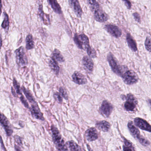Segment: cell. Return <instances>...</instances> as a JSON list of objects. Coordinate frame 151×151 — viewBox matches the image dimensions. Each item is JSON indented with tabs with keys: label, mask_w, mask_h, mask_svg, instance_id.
Returning <instances> with one entry per match:
<instances>
[{
	"label": "cell",
	"mask_w": 151,
	"mask_h": 151,
	"mask_svg": "<svg viewBox=\"0 0 151 151\" xmlns=\"http://www.w3.org/2000/svg\"><path fill=\"white\" fill-rule=\"evenodd\" d=\"M53 141L56 149L59 151H68L66 144L64 143V139L63 138L59 130L54 125L51 126Z\"/></svg>",
	"instance_id": "6da1fadb"
},
{
	"label": "cell",
	"mask_w": 151,
	"mask_h": 151,
	"mask_svg": "<svg viewBox=\"0 0 151 151\" xmlns=\"http://www.w3.org/2000/svg\"><path fill=\"white\" fill-rule=\"evenodd\" d=\"M128 128L133 137L138 140L141 145L145 146H147L150 145L149 141L140 135V132L138 129L134 126L132 122H129L128 124Z\"/></svg>",
	"instance_id": "7a4b0ae2"
},
{
	"label": "cell",
	"mask_w": 151,
	"mask_h": 151,
	"mask_svg": "<svg viewBox=\"0 0 151 151\" xmlns=\"http://www.w3.org/2000/svg\"><path fill=\"white\" fill-rule=\"evenodd\" d=\"M74 41L78 47L80 49L86 51L90 47V42L88 37L85 34L77 35L76 34L74 37Z\"/></svg>",
	"instance_id": "3957f363"
},
{
	"label": "cell",
	"mask_w": 151,
	"mask_h": 151,
	"mask_svg": "<svg viewBox=\"0 0 151 151\" xmlns=\"http://www.w3.org/2000/svg\"><path fill=\"white\" fill-rule=\"evenodd\" d=\"M16 62L19 67H23L26 66L28 63V59L24 52L23 47L17 49L15 52Z\"/></svg>",
	"instance_id": "277c9868"
},
{
	"label": "cell",
	"mask_w": 151,
	"mask_h": 151,
	"mask_svg": "<svg viewBox=\"0 0 151 151\" xmlns=\"http://www.w3.org/2000/svg\"><path fill=\"white\" fill-rule=\"evenodd\" d=\"M107 60L113 72L122 77L123 74L124 73L123 70V68L119 65L112 54L109 53L108 55Z\"/></svg>",
	"instance_id": "5b68a950"
},
{
	"label": "cell",
	"mask_w": 151,
	"mask_h": 151,
	"mask_svg": "<svg viewBox=\"0 0 151 151\" xmlns=\"http://www.w3.org/2000/svg\"><path fill=\"white\" fill-rule=\"evenodd\" d=\"M126 101L124 104V107L126 111H135L137 109V101L136 98L132 94H128L125 96Z\"/></svg>",
	"instance_id": "8992f818"
},
{
	"label": "cell",
	"mask_w": 151,
	"mask_h": 151,
	"mask_svg": "<svg viewBox=\"0 0 151 151\" xmlns=\"http://www.w3.org/2000/svg\"><path fill=\"white\" fill-rule=\"evenodd\" d=\"M123 80L127 85L134 84L138 81V77L137 74L132 70H127L122 76Z\"/></svg>",
	"instance_id": "52a82bcc"
},
{
	"label": "cell",
	"mask_w": 151,
	"mask_h": 151,
	"mask_svg": "<svg viewBox=\"0 0 151 151\" xmlns=\"http://www.w3.org/2000/svg\"><path fill=\"white\" fill-rule=\"evenodd\" d=\"M113 110V106L110 102L106 100L103 101L99 108V112L103 116L108 117Z\"/></svg>",
	"instance_id": "ba28073f"
},
{
	"label": "cell",
	"mask_w": 151,
	"mask_h": 151,
	"mask_svg": "<svg viewBox=\"0 0 151 151\" xmlns=\"http://www.w3.org/2000/svg\"><path fill=\"white\" fill-rule=\"evenodd\" d=\"M134 122L135 125L139 129L151 132V125L145 119L137 117L134 119Z\"/></svg>",
	"instance_id": "9c48e42d"
},
{
	"label": "cell",
	"mask_w": 151,
	"mask_h": 151,
	"mask_svg": "<svg viewBox=\"0 0 151 151\" xmlns=\"http://www.w3.org/2000/svg\"><path fill=\"white\" fill-rule=\"evenodd\" d=\"M1 123L5 129L7 135L10 137L13 134V130L8 119L2 113L1 116Z\"/></svg>",
	"instance_id": "30bf717a"
},
{
	"label": "cell",
	"mask_w": 151,
	"mask_h": 151,
	"mask_svg": "<svg viewBox=\"0 0 151 151\" xmlns=\"http://www.w3.org/2000/svg\"><path fill=\"white\" fill-rule=\"evenodd\" d=\"M105 29L107 32L114 37L118 38L122 36V31L117 26L113 24H107L105 26Z\"/></svg>",
	"instance_id": "8fae6325"
},
{
	"label": "cell",
	"mask_w": 151,
	"mask_h": 151,
	"mask_svg": "<svg viewBox=\"0 0 151 151\" xmlns=\"http://www.w3.org/2000/svg\"><path fill=\"white\" fill-rule=\"evenodd\" d=\"M30 111L32 116L34 118L38 120H41V121H44L45 118L43 116V114L41 113L37 103H36L34 104H32L30 108Z\"/></svg>",
	"instance_id": "7c38bea8"
},
{
	"label": "cell",
	"mask_w": 151,
	"mask_h": 151,
	"mask_svg": "<svg viewBox=\"0 0 151 151\" xmlns=\"http://www.w3.org/2000/svg\"><path fill=\"white\" fill-rule=\"evenodd\" d=\"M68 2L70 6L73 9L77 17H81L83 10L78 0H68Z\"/></svg>",
	"instance_id": "4fadbf2b"
},
{
	"label": "cell",
	"mask_w": 151,
	"mask_h": 151,
	"mask_svg": "<svg viewBox=\"0 0 151 151\" xmlns=\"http://www.w3.org/2000/svg\"><path fill=\"white\" fill-rule=\"evenodd\" d=\"M82 64L85 70L91 73L93 69V63L90 56H84L82 59Z\"/></svg>",
	"instance_id": "5bb4252c"
},
{
	"label": "cell",
	"mask_w": 151,
	"mask_h": 151,
	"mask_svg": "<svg viewBox=\"0 0 151 151\" xmlns=\"http://www.w3.org/2000/svg\"><path fill=\"white\" fill-rule=\"evenodd\" d=\"M72 78L73 82L77 84H86L87 83V79L85 76L78 71H76L73 73Z\"/></svg>",
	"instance_id": "9a60e30c"
},
{
	"label": "cell",
	"mask_w": 151,
	"mask_h": 151,
	"mask_svg": "<svg viewBox=\"0 0 151 151\" xmlns=\"http://www.w3.org/2000/svg\"><path fill=\"white\" fill-rule=\"evenodd\" d=\"M86 137L88 141H95L99 137V134L96 129L93 127L89 128L86 132Z\"/></svg>",
	"instance_id": "2e32d148"
},
{
	"label": "cell",
	"mask_w": 151,
	"mask_h": 151,
	"mask_svg": "<svg viewBox=\"0 0 151 151\" xmlns=\"http://www.w3.org/2000/svg\"><path fill=\"white\" fill-rule=\"evenodd\" d=\"M93 14L94 18L97 22H104L108 20L109 16L101 9H100Z\"/></svg>",
	"instance_id": "e0dca14e"
},
{
	"label": "cell",
	"mask_w": 151,
	"mask_h": 151,
	"mask_svg": "<svg viewBox=\"0 0 151 151\" xmlns=\"http://www.w3.org/2000/svg\"><path fill=\"white\" fill-rule=\"evenodd\" d=\"M96 128L101 131L107 132L110 128V124L106 121H101L98 122L96 123Z\"/></svg>",
	"instance_id": "ac0fdd59"
},
{
	"label": "cell",
	"mask_w": 151,
	"mask_h": 151,
	"mask_svg": "<svg viewBox=\"0 0 151 151\" xmlns=\"http://www.w3.org/2000/svg\"><path fill=\"white\" fill-rule=\"evenodd\" d=\"M42 5L39 6V14L40 17L44 22V24L46 25H49L50 24V18L49 15L45 14L42 8Z\"/></svg>",
	"instance_id": "d6986e66"
},
{
	"label": "cell",
	"mask_w": 151,
	"mask_h": 151,
	"mask_svg": "<svg viewBox=\"0 0 151 151\" xmlns=\"http://www.w3.org/2000/svg\"><path fill=\"white\" fill-rule=\"evenodd\" d=\"M126 40L128 45L131 49L133 52H136L137 50V44L133 38L129 33H128L126 36Z\"/></svg>",
	"instance_id": "ffe728a7"
},
{
	"label": "cell",
	"mask_w": 151,
	"mask_h": 151,
	"mask_svg": "<svg viewBox=\"0 0 151 151\" xmlns=\"http://www.w3.org/2000/svg\"><path fill=\"white\" fill-rule=\"evenodd\" d=\"M49 67L53 72L56 75L58 76L60 72V67L58 65L57 62L53 58H51L49 62Z\"/></svg>",
	"instance_id": "44dd1931"
},
{
	"label": "cell",
	"mask_w": 151,
	"mask_h": 151,
	"mask_svg": "<svg viewBox=\"0 0 151 151\" xmlns=\"http://www.w3.org/2000/svg\"><path fill=\"white\" fill-rule=\"evenodd\" d=\"M48 1L54 12L60 14L62 13L61 8L57 2V0H48Z\"/></svg>",
	"instance_id": "7402d4cb"
},
{
	"label": "cell",
	"mask_w": 151,
	"mask_h": 151,
	"mask_svg": "<svg viewBox=\"0 0 151 151\" xmlns=\"http://www.w3.org/2000/svg\"><path fill=\"white\" fill-rule=\"evenodd\" d=\"M87 4L91 11L93 13H95L100 9L99 5L96 0H87Z\"/></svg>",
	"instance_id": "603a6c76"
},
{
	"label": "cell",
	"mask_w": 151,
	"mask_h": 151,
	"mask_svg": "<svg viewBox=\"0 0 151 151\" xmlns=\"http://www.w3.org/2000/svg\"><path fill=\"white\" fill-rule=\"evenodd\" d=\"M66 145L68 150L70 151H81V147L73 140L66 142Z\"/></svg>",
	"instance_id": "cb8c5ba5"
},
{
	"label": "cell",
	"mask_w": 151,
	"mask_h": 151,
	"mask_svg": "<svg viewBox=\"0 0 151 151\" xmlns=\"http://www.w3.org/2000/svg\"><path fill=\"white\" fill-rule=\"evenodd\" d=\"M52 55V58L54 59L58 62L63 63L65 61L64 57H63L60 52L57 49H55L54 50Z\"/></svg>",
	"instance_id": "d4e9b609"
},
{
	"label": "cell",
	"mask_w": 151,
	"mask_h": 151,
	"mask_svg": "<svg viewBox=\"0 0 151 151\" xmlns=\"http://www.w3.org/2000/svg\"><path fill=\"white\" fill-rule=\"evenodd\" d=\"M26 47L27 50H31L34 48V41H33L32 36L31 34H29L26 37Z\"/></svg>",
	"instance_id": "484cf974"
},
{
	"label": "cell",
	"mask_w": 151,
	"mask_h": 151,
	"mask_svg": "<svg viewBox=\"0 0 151 151\" xmlns=\"http://www.w3.org/2000/svg\"><path fill=\"white\" fill-rule=\"evenodd\" d=\"M22 89L24 93L25 94L26 98L28 99V100L29 101L30 103H32V104L37 103L36 101H35V99H34V97L32 96L31 93L29 90H27V89H26V88L23 86L22 87Z\"/></svg>",
	"instance_id": "4316f807"
},
{
	"label": "cell",
	"mask_w": 151,
	"mask_h": 151,
	"mask_svg": "<svg viewBox=\"0 0 151 151\" xmlns=\"http://www.w3.org/2000/svg\"><path fill=\"white\" fill-rule=\"evenodd\" d=\"M4 21H3L2 24H1V27L5 29L8 30L9 24V17L7 14L6 12H4Z\"/></svg>",
	"instance_id": "83f0119b"
},
{
	"label": "cell",
	"mask_w": 151,
	"mask_h": 151,
	"mask_svg": "<svg viewBox=\"0 0 151 151\" xmlns=\"http://www.w3.org/2000/svg\"><path fill=\"white\" fill-rule=\"evenodd\" d=\"M124 151H134L135 149L132 146L131 143L127 139H124V145L123 146Z\"/></svg>",
	"instance_id": "f1b7e54d"
},
{
	"label": "cell",
	"mask_w": 151,
	"mask_h": 151,
	"mask_svg": "<svg viewBox=\"0 0 151 151\" xmlns=\"http://www.w3.org/2000/svg\"><path fill=\"white\" fill-rule=\"evenodd\" d=\"M86 51L87 52L88 55L91 58H94L96 57L97 54H96V51L93 48L91 47H90L89 48H87V50Z\"/></svg>",
	"instance_id": "f546056e"
},
{
	"label": "cell",
	"mask_w": 151,
	"mask_h": 151,
	"mask_svg": "<svg viewBox=\"0 0 151 151\" xmlns=\"http://www.w3.org/2000/svg\"><path fill=\"white\" fill-rule=\"evenodd\" d=\"M13 84H14V87L17 93L19 95H22V93L21 92V89L20 87V85L19 84L16 79L14 78V80H13Z\"/></svg>",
	"instance_id": "4dcf8cb0"
},
{
	"label": "cell",
	"mask_w": 151,
	"mask_h": 151,
	"mask_svg": "<svg viewBox=\"0 0 151 151\" xmlns=\"http://www.w3.org/2000/svg\"><path fill=\"white\" fill-rule=\"evenodd\" d=\"M145 46L147 51L151 52V38H146L145 41Z\"/></svg>",
	"instance_id": "1f68e13d"
},
{
	"label": "cell",
	"mask_w": 151,
	"mask_h": 151,
	"mask_svg": "<svg viewBox=\"0 0 151 151\" xmlns=\"http://www.w3.org/2000/svg\"><path fill=\"white\" fill-rule=\"evenodd\" d=\"M54 98L55 99V100L59 102V103H61L63 101V99L62 98V95H61L60 93L56 92L54 93L53 95Z\"/></svg>",
	"instance_id": "d6a6232c"
},
{
	"label": "cell",
	"mask_w": 151,
	"mask_h": 151,
	"mask_svg": "<svg viewBox=\"0 0 151 151\" xmlns=\"http://www.w3.org/2000/svg\"><path fill=\"white\" fill-rule=\"evenodd\" d=\"M59 91H60V93L61 95L64 98V99L66 100L68 99V93L63 87H60L59 89Z\"/></svg>",
	"instance_id": "836d02e7"
},
{
	"label": "cell",
	"mask_w": 151,
	"mask_h": 151,
	"mask_svg": "<svg viewBox=\"0 0 151 151\" xmlns=\"http://www.w3.org/2000/svg\"><path fill=\"white\" fill-rule=\"evenodd\" d=\"M20 99H21V101H22V103L24 104V106L25 107L27 108H29V105L28 104V102H27V101L25 99L24 97L23 96L22 94V96L20 97Z\"/></svg>",
	"instance_id": "e575fe53"
},
{
	"label": "cell",
	"mask_w": 151,
	"mask_h": 151,
	"mask_svg": "<svg viewBox=\"0 0 151 151\" xmlns=\"http://www.w3.org/2000/svg\"><path fill=\"white\" fill-rule=\"evenodd\" d=\"M15 142L20 145L22 146V138L19 136L16 135L14 137Z\"/></svg>",
	"instance_id": "d590c367"
},
{
	"label": "cell",
	"mask_w": 151,
	"mask_h": 151,
	"mask_svg": "<svg viewBox=\"0 0 151 151\" xmlns=\"http://www.w3.org/2000/svg\"><path fill=\"white\" fill-rule=\"evenodd\" d=\"M133 16L135 20H136V22H138L139 23L140 22V17L139 14L136 12V13H134V14H133Z\"/></svg>",
	"instance_id": "8d00e7d4"
},
{
	"label": "cell",
	"mask_w": 151,
	"mask_h": 151,
	"mask_svg": "<svg viewBox=\"0 0 151 151\" xmlns=\"http://www.w3.org/2000/svg\"><path fill=\"white\" fill-rule=\"evenodd\" d=\"M123 1L125 3V6L129 9H130L131 8V4L129 1V0H123Z\"/></svg>",
	"instance_id": "74e56055"
},
{
	"label": "cell",
	"mask_w": 151,
	"mask_h": 151,
	"mask_svg": "<svg viewBox=\"0 0 151 151\" xmlns=\"http://www.w3.org/2000/svg\"><path fill=\"white\" fill-rule=\"evenodd\" d=\"M11 91H12V93L15 97H17L16 93L14 89L13 88V87H11Z\"/></svg>",
	"instance_id": "f35d334b"
},
{
	"label": "cell",
	"mask_w": 151,
	"mask_h": 151,
	"mask_svg": "<svg viewBox=\"0 0 151 151\" xmlns=\"http://www.w3.org/2000/svg\"><path fill=\"white\" fill-rule=\"evenodd\" d=\"M147 103H148V105H149L150 108L151 109V99H149L147 100Z\"/></svg>",
	"instance_id": "ab89813d"
},
{
	"label": "cell",
	"mask_w": 151,
	"mask_h": 151,
	"mask_svg": "<svg viewBox=\"0 0 151 151\" xmlns=\"http://www.w3.org/2000/svg\"><path fill=\"white\" fill-rule=\"evenodd\" d=\"M150 68H151V66H150Z\"/></svg>",
	"instance_id": "60d3db41"
}]
</instances>
